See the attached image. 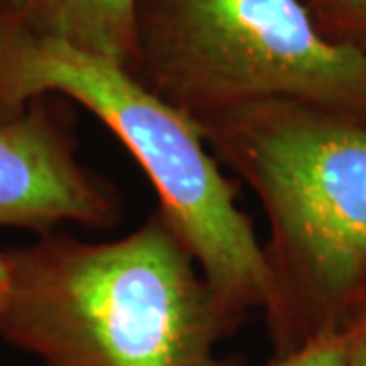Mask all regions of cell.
Wrapping results in <instances>:
<instances>
[{
	"mask_svg": "<svg viewBox=\"0 0 366 366\" xmlns=\"http://www.w3.org/2000/svg\"><path fill=\"white\" fill-rule=\"evenodd\" d=\"M332 39L366 51V0H303Z\"/></svg>",
	"mask_w": 366,
	"mask_h": 366,
	"instance_id": "7",
	"label": "cell"
},
{
	"mask_svg": "<svg viewBox=\"0 0 366 366\" xmlns=\"http://www.w3.org/2000/svg\"><path fill=\"white\" fill-rule=\"evenodd\" d=\"M6 285H9V271H6V264H4V259L0 257V300L6 291Z\"/></svg>",
	"mask_w": 366,
	"mask_h": 366,
	"instance_id": "11",
	"label": "cell"
},
{
	"mask_svg": "<svg viewBox=\"0 0 366 366\" xmlns=\"http://www.w3.org/2000/svg\"><path fill=\"white\" fill-rule=\"evenodd\" d=\"M26 0H0V16H16L23 11Z\"/></svg>",
	"mask_w": 366,
	"mask_h": 366,
	"instance_id": "10",
	"label": "cell"
},
{
	"mask_svg": "<svg viewBox=\"0 0 366 366\" xmlns=\"http://www.w3.org/2000/svg\"><path fill=\"white\" fill-rule=\"evenodd\" d=\"M131 71L194 122L264 102L366 122V51L303 0H139Z\"/></svg>",
	"mask_w": 366,
	"mask_h": 366,
	"instance_id": "4",
	"label": "cell"
},
{
	"mask_svg": "<svg viewBox=\"0 0 366 366\" xmlns=\"http://www.w3.org/2000/svg\"><path fill=\"white\" fill-rule=\"evenodd\" d=\"M269 224L262 310L273 356L346 330L366 303V122L287 102L197 120Z\"/></svg>",
	"mask_w": 366,
	"mask_h": 366,
	"instance_id": "2",
	"label": "cell"
},
{
	"mask_svg": "<svg viewBox=\"0 0 366 366\" xmlns=\"http://www.w3.org/2000/svg\"><path fill=\"white\" fill-rule=\"evenodd\" d=\"M0 257V338L41 366H224L216 346L244 322L157 208L114 240L49 232Z\"/></svg>",
	"mask_w": 366,
	"mask_h": 366,
	"instance_id": "1",
	"label": "cell"
},
{
	"mask_svg": "<svg viewBox=\"0 0 366 366\" xmlns=\"http://www.w3.org/2000/svg\"><path fill=\"white\" fill-rule=\"evenodd\" d=\"M122 212L117 189L79 161L74 132L45 98L0 120V226L41 234L61 224L112 228Z\"/></svg>",
	"mask_w": 366,
	"mask_h": 366,
	"instance_id": "5",
	"label": "cell"
},
{
	"mask_svg": "<svg viewBox=\"0 0 366 366\" xmlns=\"http://www.w3.org/2000/svg\"><path fill=\"white\" fill-rule=\"evenodd\" d=\"M139 0H26L16 16L33 33L131 69L137 57Z\"/></svg>",
	"mask_w": 366,
	"mask_h": 366,
	"instance_id": "6",
	"label": "cell"
},
{
	"mask_svg": "<svg viewBox=\"0 0 366 366\" xmlns=\"http://www.w3.org/2000/svg\"><path fill=\"white\" fill-rule=\"evenodd\" d=\"M346 348H348L346 330L326 332L305 342L293 352L273 356L264 366H344Z\"/></svg>",
	"mask_w": 366,
	"mask_h": 366,
	"instance_id": "8",
	"label": "cell"
},
{
	"mask_svg": "<svg viewBox=\"0 0 366 366\" xmlns=\"http://www.w3.org/2000/svg\"><path fill=\"white\" fill-rule=\"evenodd\" d=\"M57 94L84 106L127 147L169 222L224 305L247 320L269 300L262 244L238 185L202 139L197 124L112 59L29 31L0 16V120Z\"/></svg>",
	"mask_w": 366,
	"mask_h": 366,
	"instance_id": "3",
	"label": "cell"
},
{
	"mask_svg": "<svg viewBox=\"0 0 366 366\" xmlns=\"http://www.w3.org/2000/svg\"><path fill=\"white\" fill-rule=\"evenodd\" d=\"M346 332L348 348L344 366H366V303L356 312Z\"/></svg>",
	"mask_w": 366,
	"mask_h": 366,
	"instance_id": "9",
	"label": "cell"
}]
</instances>
